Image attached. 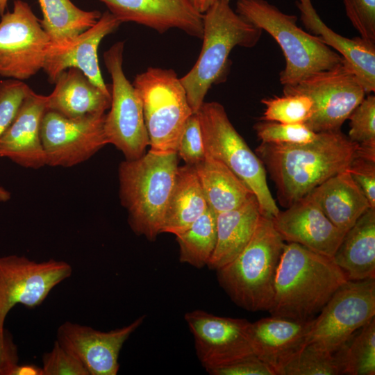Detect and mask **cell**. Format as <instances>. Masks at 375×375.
<instances>
[{
  "label": "cell",
  "instance_id": "cell-29",
  "mask_svg": "<svg viewBox=\"0 0 375 375\" xmlns=\"http://www.w3.org/2000/svg\"><path fill=\"white\" fill-rule=\"evenodd\" d=\"M42 12V28L51 44L63 45L96 24L101 13L84 10L71 0H38Z\"/></svg>",
  "mask_w": 375,
  "mask_h": 375
},
{
  "label": "cell",
  "instance_id": "cell-30",
  "mask_svg": "<svg viewBox=\"0 0 375 375\" xmlns=\"http://www.w3.org/2000/svg\"><path fill=\"white\" fill-rule=\"evenodd\" d=\"M179 260L200 269L207 266L217 240L216 213L209 207L187 230L176 235Z\"/></svg>",
  "mask_w": 375,
  "mask_h": 375
},
{
  "label": "cell",
  "instance_id": "cell-15",
  "mask_svg": "<svg viewBox=\"0 0 375 375\" xmlns=\"http://www.w3.org/2000/svg\"><path fill=\"white\" fill-rule=\"evenodd\" d=\"M196 353L207 372L255 355L251 322L217 316L201 310L185 313Z\"/></svg>",
  "mask_w": 375,
  "mask_h": 375
},
{
  "label": "cell",
  "instance_id": "cell-41",
  "mask_svg": "<svg viewBox=\"0 0 375 375\" xmlns=\"http://www.w3.org/2000/svg\"><path fill=\"white\" fill-rule=\"evenodd\" d=\"M211 375H276L273 369L252 355L208 372Z\"/></svg>",
  "mask_w": 375,
  "mask_h": 375
},
{
  "label": "cell",
  "instance_id": "cell-25",
  "mask_svg": "<svg viewBox=\"0 0 375 375\" xmlns=\"http://www.w3.org/2000/svg\"><path fill=\"white\" fill-rule=\"evenodd\" d=\"M260 215L255 195L234 209L216 214V245L207 267L217 270L237 257L251 239Z\"/></svg>",
  "mask_w": 375,
  "mask_h": 375
},
{
  "label": "cell",
  "instance_id": "cell-43",
  "mask_svg": "<svg viewBox=\"0 0 375 375\" xmlns=\"http://www.w3.org/2000/svg\"><path fill=\"white\" fill-rule=\"evenodd\" d=\"M8 375H43L41 367L33 364L15 365Z\"/></svg>",
  "mask_w": 375,
  "mask_h": 375
},
{
  "label": "cell",
  "instance_id": "cell-45",
  "mask_svg": "<svg viewBox=\"0 0 375 375\" xmlns=\"http://www.w3.org/2000/svg\"><path fill=\"white\" fill-rule=\"evenodd\" d=\"M10 199V193L0 185V201H7Z\"/></svg>",
  "mask_w": 375,
  "mask_h": 375
},
{
  "label": "cell",
  "instance_id": "cell-33",
  "mask_svg": "<svg viewBox=\"0 0 375 375\" xmlns=\"http://www.w3.org/2000/svg\"><path fill=\"white\" fill-rule=\"evenodd\" d=\"M340 370L333 353L308 344L280 375H339Z\"/></svg>",
  "mask_w": 375,
  "mask_h": 375
},
{
  "label": "cell",
  "instance_id": "cell-12",
  "mask_svg": "<svg viewBox=\"0 0 375 375\" xmlns=\"http://www.w3.org/2000/svg\"><path fill=\"white\" fill-rule=\"evenodd\" d=\"M50 40L28 3L15 0L0 20V76L25 81L42 69Z\"/></svg>",
  "mask_w": 375,
  "mask_h": 375
},
{
  "label": "cell",
  "instance_id": "cell-2",
  "mask_svg": "<svg viewBox=\"0 0 375 375\" xmlns=\"http://www.w3.org/2000/svg\"><path fill=\"white\" fill-rule=\"evenodd\" d=\"M347 280L332 258L299 244L284 246L274 282L271 316L298 322L313 319Z\"/></svg>",
  "mask_w": 375,
  "mask_h": 375
},
{
  "label": "cell",
  "instance_id": "cell-34",
  "mask_svg": "<svg viewBox=\"0 0 375 375\" xmlns=\"http://www.w3.org/2000/svg\"><path fill=\"white\" fill-rule=\"evenodd\" d=\"M253 128L260 142L285 144H301L315 140L317 133L305 124H283L260 120Z\"/></svg>",
  "mask_w": 375,
  "mask_h": 375
},
{
  "label": "cell",
  "instance_id": "cell-14",
  "mask_svg": "<svg viewBox=\"0 0 375 375\" xmlns=\"http://www.w3.org/2000/svg\"><path fill=\"white\" fill-rule=\"evenodd\" d=\"M105 117L103 114L72 119L46 110L40 128L46 165L70 167L90 159L108 144Z\"/></svg>",
  "mask_w": 375,
  "mask_h": 375
},
{
  "label": "cell",
  "instance_id": "cell-46",
  "mask_svg": "<svg viewBox=\"0 0 375 375\" xmlns=\"http://www.w3.org/2000/svg\"><path fill=\"white\" fill-rule=\"evenodd\" d=\"M8 1L9 0H0V17L5 13Z\"/></svg>",
  "mask_w": 375,
  "mask_h": 375
},
{
  "label": "cell",
  "instance_id": "cell-5",
  "mask_svg": "<svg viewBox=\"0 0 375 375\" xmlns=\"http://www.w3.org/2000/svg\"><path fill=\"white\" fill-rule=\"evenodd\" d=\"M285 244L272 219L261 215L245 248L232 261L216 270L219 285L238 306L249 312L270 309Z\"/></svg>",
  "mask_w": 375,
  "mask_h": 375
},
{
  "label": "cell",
  "instance_id": "cell-31",
  "mask_svg": "<svg viewBox=\"0 0 375 375\" xmlns=\"http://www.w3.org/2000/svg\"><path fill=\"white\" fill-rule=\"evenodd\" d=\"M340 374H375V317L356 331L334 353Z\"/></svg>",
  "mask_w": 375,
  "mask_h": 375
},
{
  "label": "cell",
  "instance_id": "cell-11",
  "mask_svg": "<svg viewBox=\"0 0 375 375\" xmlns=\"http://www.w3.org/2000/svg\"><path fill=\"white\" fill-rule=\"evenodd\" d=\"M375 316V278L347 281L313 319L308 344L334 353Z\"/></svg>",
  "mask_w": 375,
  "mask_h": 375
},
{
  "label": "cell",
  "instance_id": "cell-4",
  "mask_svg": "<svg viewBox=\"0 0 375 375\" xmlns=\"http://www.w3.org/2000/svg\"><path fill=\"white\" fill-rule=\"evenodd\" d=\"M178 167L176 152L151 150L138 159L119 164V199L136 235L154 240L161 233Z\"/></svg>",
  "mask_w": 375,
  "mask_h": 375
},
{
  "label": "cell",
  "instance_id": "cell-8",
  "mask_svg": "<svg viewBox=\"0 0 375 375\" xmlns=\"http://www.w3.org/2000/svg\"><path fill=\"white\" fill-rule=\"evenodd\" d=\"M142 103L151 151L176 152L185 124L193 112L185 90L172 69L149 67L133 83Z\"/></svg>",
  "mask_w": 375,
  "mask_h": 375
},
{
  "label": "cell",
  "instance_id": "cell-19",
  "mask_svg": "<svg viewBox=\"0 0 375 375\" xmlns=\"http://www.w3.org/2000/svg\"><path fill=\"white\" fill-rule=\"evenodd\" d=\"M122 23L133 22L160 33L178 28L199 39L203 35V14L188 0H99Z\"/></svg>",
  "mask_w": 375,
  "mask_h": 375
},
{
  "label": "cell",
  "instance_id": "cell-1",
  "mask_svg": "<svg viewBox=\"0 0 375 375\" xmlns=\"http://www.w3.org/2000/svg\"><path fill=\"white\" fill-rule=\"evenodd\" d=\"M255 153L275 184L279 204L286 208L347 169L356 158L375 156V149L351 141L340 129L317 133L315 140L305 144L260 142Z\"/></svg>",
  "mask_w": 375,
  "mask_h": 375
},
{
  "label": "cell",
  "instance_id": "cell-40",
  "mask_svg": "<svg viewBox=\"0 0 375 375\" xmlns=\"http://www.w3.org/2000/svg\"><path fill=\"white\" fill-rule=\"evenodd\" d=\"M347 170L364 193L371 208L375 209V157L360 156L353 160Z\"/></svg>",
  "mask_w": 375,
  "mask_h": 375
},
{
  "label": "cell",
  "instance_id": "cell-22",
  "mask_svg": "<svg viewBox=\"0 0 375 375\" xmlns=\"http://www.w3.org/2000/svg\"><path fill=\"white\" fill-rule=\"evenodd\" d=\"M300 19L308 33L318 36L330 48L335 49L356 75L365 93L375 92V43L361 37L352 39L330 28L320 18L311 0H297Z\"/></svg>",
  "mask_w": 375,
  "mask_h": 375
},
{
  "label": "cell",
  "instance_id": "cell-9",
  "mask_svg": "<svg viewBox=\"0 0 375 375\" xmlns=\"http://www.w3.org/2000/svg\"><path fill=\"white\" fill-rule=\"evenodd\" d=\"M124 42L112 44L103 53V60L112 79L110 111L106 114L104 132L108 144L135 160L149 146L140 97L126 78L122 67Z\"/></svg>",
  "mask_w": 375,
  "mask_h": 375
},
{
  "label": "cell",
  "instance_id": "cell-44",
  "mask_svg": "<svg viewBox=\"0 0 375 375\" xmlns=\"http://www.w3.org/2000/svg\"><path fill=\"white\" fill-rule=\"evenodd\" d=\"M199 12L203 14L215 0H188Z\"/></svg>",
  "mask_w": 375,
  "mask_h": 375
},
{
  "label": "cell",
  "instance_id": "cell-39",
  "mask_svg": "<svg viewBox=\"0 0 375 375\" xmlns=\"http://www.w3.org/2000/svg\"><path fill=\"white\" fill-rule=\"evenodd\" d=\"M177 153L186 165L194 166L205 157L201 131L197 113L187 120L179 140Z\"/></svg>",
  "mask_w": 375,
  "mask_h": 375
},
{
  "label": "cell",
  "instance_id": "cell-37",
  "mask_svg": "<svg viewBox=\"0 0 375 375\" xmlns=\"http://www.w3.org/2000/svg\"><path fill=\"white\" fill-rule=\"evenodd\" d=\"M346 15L360 37L375 43V0H343Z\"/></svg>",
  "mask_w": 375,
  "mask_h": 375
},
{
  "label": "cell",
  "instance_id": "cell-20",
  "mask_svg": "<svg viewBox=\"0 0 375 375\" xmlns=\"http://www.w3.org/2000/svg\"><path fill=\"white\" fill-rule=\"evenodd\" d=\"M47 96L32 89L24 99L13 121L0 138V157L29 169L46 165L40 128Z\"/></svg>",
  "mask_w": 375,
  "mask_h": 375
},
{
  "label": "cell",
  "instance_id": "cell-23",
  "mask_svg": "<svg viewBox=\"0 0 375 375\" xmlns=\"http://www.w3.org/2000/svg\"><path fill=\"white\" fill-rule=\"evenodd\" d=\"M52 92L47 96L46 110L67 118H80L106 114L111 95L103 92L80 69L69 67L55 81Z\"/></svg>",
  "mask_w": 375,
  "mask_h": 375
},
{
  "label": "cell",
  "instance_id": "cell-21",
  "mask_svg": "<svg viewBox=\"0 0 375 375\" xmlns=\"http://www.w3.org/2000/svg\"><path fill=\"white\" fill-rule=\"evenodd\" d=\"M313 319L298 322L271 316L251 322L254 354L276 375L307 344Z\"/></svg>",
  "mask_w": 375,
  "mask_h": 375
},
{
  "label": "cell",
  "instance_id": "cell-18",
  "mask_svg": "<svg viewBox=\"0 0 375 375\" xmlns=\"http://www.w3.org/2000/svg\"><path fill=\"white\" fill-rule=\"evenodd\" d=\"M272 221L285 242L299 244L329 258L333 256L345 234L308 195L280 210Z\"/></svg>",
  "mask_w": 375,
  "mask_h": 375
},
{
  "label": "cell",
  "instance_id": "cell-38",
  "mask_svg": "<svg viewBox=\"0 0 375 375\" xmlns=\"http://www.w3.org/2000/svg\"><path fill=\"white\" fill-rule=\"evenodd\" d=\"M43 375H89L83 365L55 340L52 349L42 355Z\"/></svg>",
  "mask_w": 375,
  "mask_h": 375
},
{
  "label": "cell",
  "instance_id": "cell-26",
  "mask_svg": "<svg viewBox=\"0 0 375 375\" xmlns=\"http://www.w3.org/2000/svg\"><path fill=\"white\" fill-rule=\"evenodd\" d=\"M332 259L348 281L375 278V209L369 208L345 233Z\"/></svg>",
  "mask_w": 375,
  "mask_h": 375
},
{
  "label": "cell",
  "instance_id": "cell-36",
  "mask_svg": "<svg viewBox=\"0 0 375 375\" xmlns=\"http://www.w3.org/2000/svg\"><path fill=\"white\" fill-rule=\"evenodd\" d=\"M24 81H0V138L13 121L24 99L31 90Z\"/></svg>",
  "mask_w": 375,
  "mask_h": 375
},
{
  "label": "cell",
  "instance_id": "cell-42",
  "mask_svg": "<svg viewBox=\"0 0 375 375\" xmlns=\"http://www.w3.org/2000/svg\"><path fill=\"white\" fill-rule=\"evenodd\" d=\"M17 347L8 331L0 329V375H8L18 363Z\"/></svg>",
  "mask_w": 375,
  "mask_h": 375
},
{
  "label": "cell",
  "instance_id": "cell-3",
  "mask_svg": "<svg viewBox=\"0 0 375 375\" xmlns=\"http://www.w3.org/2000/svg\"><path fill=\"white\" fill-rule=\"evenodd\" d=\"M229 1L215 0L203 13L200 54L190 72L180 78L193 113L204 103L210 88L226 79L232 49L253 47L261 38L262 31L233 11Z\"/></svg>",
  "mask_w": 375,
  "mask_h": 375
},
{
  "label": "cell",
  "instance_id": "cell-35",
  "mask_svg": "<svg viewBox=\"0 0 375 375\" xmlns=\"http://www.w3.org/2000/svg\"><path fill=\"white\" fill-rule=\"evenodd\" d=\"M348 138L362 147L375 148V97L368 94L349 115Z\"/></svg>",
  "mask_w": 375,
  "mask_h": 375
},
{
  "label": "cell",
  "instance_id": "cell-10",
  "mask_svg": "<svg viewBox=\"0 0 375 375\" xmlns=\"http://www.w3.org/2000/svg\"><path fill=\"white\" fill-rule=\"evenodd\" d=\"M283 92L304 94L311 99L313 112L305 124L316 133L340 130L366 94L344 61L334 69L315 73L294 85L283 86Z\"/></svg>",
  "mask_w": 375,
  "mask_h": 375
},
{
  "label": "cell",
  "instance_id": "cell-6",
  "mask_svg": "<svg viewBox=\"0 0 375 375\" xmlns=\"http://www.w3.org/2000/svg\"><path fill=\"white\" fill-rule=\"evenodd\" d=\"M236 12L267 32L280 46L285 60L279 75L283 86L294 85L315 73L344 63L342 56L318 36L300 28L297 16L281 12L265 0H238Z\"/></svg>",
  "mask_w": 375,
  "mask_h": 375
},
{
  "label": "cell",
  "instance_id": "cell-24",
  "mask_svg": "<svg viewBox=\"0 0 375 375\" xmlns=\"http://www.w3.org/2000/svg\"><path fill=\"white\" fill-rule=\"evenodd\" d=\"M307 195L328 219L344 233L371 208L364 193L347 169L330 177Z\"/></svg>",
  "mask_w": 375,
  "mask_h": 375
},
{
  "label": "cell",
  "instance_id": "cell-13",
  "mask_svg": "<svg viewBox=\"0 0 375 375\" xmlns=\"http://www.w3.org/2000/svg\"><path fill=\"white\" fill-rule=\"evenodd\" d=\"M72 273V266L63 260L38 262L24 256H1L0 329H4L6 318L15 306H40L53 288Z\"/></svg>",
  "mask_w": 375,
  "mask_h": 375
},
{
  "label": "cell",
  "instance_id": "cell-32",
  "mask_svg": "<svg viewBox=\"0 0 375 375\" xmlns=\"http://www.w3.org/2000/svg\"><path fill=\"white\" fill-rule=\"evenodd\" d=\"M265 109L261 120L283 124H305L312 116L311 99L301 94H283L281 97L263 98Z\"/></svg>",
  "mask_w": 375,
  "mask_h": 375
},
{
  "label": "cell",
  "instance_id": "cell-17",
  "mask_svg": "<svg viewBox=\"0 0 375 375\" xmlns=\"http://www.w3.org/2000/svg\"><path fill=\"white\" fill-rule=\"evenodd\" d=\"M122 24L108 10L101 14L94 25L63 45L50 44L42 69L51 83L69 67H75L83 74L103 92L111 95L102 77L98 59V48L101 40L115 31Z\"/></svg>",
  "mask_w": 375,
  "mask_h": 375
},
{
  "label": "cell",
  "instance_id": "cell-28",
  "mask_svg": "<svg viewBox=\"0 0 375 375\" xmlns=\"http://www.w3.org/2000/svg\"><path fill=\"white\" fill-rule=\"evenodd\" d=\"M194 167L208 206L216 214L234 209L254 195L228 167L206 153Z\"/></svg>",
  "mask_w": 375,
  "mask_h": 375
},
{
  "label": "cell",
  "instance_id": "cell-16",
  "mask_svg": "<svg viewBox=\"0 0 375 375\" xmlns=\"http://www.w3.org/2000/svg\"><path fill=\"white\" fill-rule=\"evenodd\" d=\"M144 319L145 315L140 316L127 326L107 332L65 322L58 328L56 340L83 365L89 375H116L124 342Z\"/></svg>",
  "mask_w": 375,
  "mask_h": 375
},
{
  "label": "cell",
  "instance_id": "cell-27",
  "mask_svg": "<svg viewBox=\"0 0 375 375\" xmlns=\"http://www.w3.org/2000/svg\"><path fill=\"white\" fill-rule=\"evenodd\" d=\"M208 208L194 166L178 167L160 233L175 236L187 230Z\"/></svg>",
  "mask_w": 375,
  "mask_h": 375
},
{
  "label": "cell",
  "instance_id": "cell-7",
  "mask_svg": "<svg viewBox=\"0 0 375 375\" xmlns=\"http://www.w3.org/2000/svg\"><path fill=\"white\" fill-rule=\"evenodd\" d=\"M197 115L205 153L224 163L251 190L262 215L276 217L280 210L269 190L265 168L236 131L224 107L204 101Z\"/></svg>",
  "mask_w": 375,
  "mask_h": 375
}]
</instances>
